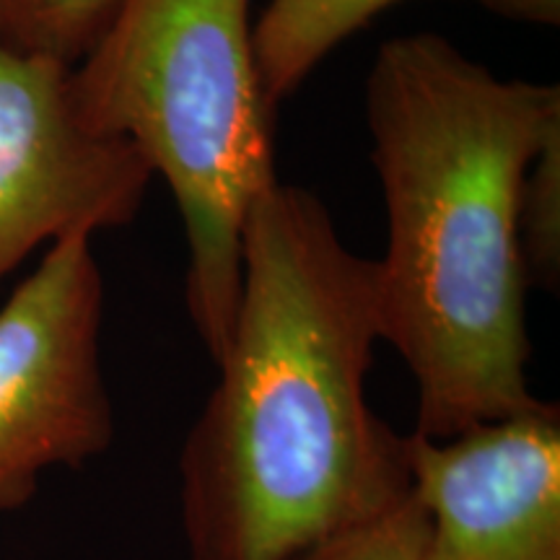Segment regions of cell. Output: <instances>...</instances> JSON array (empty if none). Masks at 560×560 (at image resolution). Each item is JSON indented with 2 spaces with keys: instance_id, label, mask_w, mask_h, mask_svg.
Wrapping results in <instances>:
<instances>
[{
  "instance_id": "cell-1",
  "label": "cell",
  "mask_w": 560,
  "mask_h": 560,
  "mask_svg": "<svg viewBox=\"0 0 560 560\" xmlns=\"http://www.w3.org/2000/svg\"><path fill=\"white\" fill-rule=\"evenodd\" d=\"M374 260L322 200L276 182L244 226L219 384L179 454L192 560H293L410 493L405 436L369 408Z\"/></svg>"
},
{
  "instance_id": "cell-8",
  "label": "cell",
  "mask_w": 560,
  "mask_h": 560,
  "mask_svg": "<svg viewBox=\"0 0 560 560\" xmlns=\"http://www.w3.org/2000/svg\"><path fill=\"white\" fill-rule=\"evenodd\" d=\"M122 0H0V39L13 50L75 68Z\"/></svg>"
},
{
  "instance_id": "cell-3",
  "label": "cell",
  "mask_w": 560,
  "mask_h": 560,
  "mask_svg": "<svg viewBox=\"0 0 560 560\" xmlns=\"http://www.w3.org/2000/svg\"><path fill=\"white\" fill-rule=\"evenodd\" d=\"M89 130L130 143L166 179L190 244L187 312L221 361L244 285V226L278 182L249 0H122L70 68Z\"/></svg>"
},
{
  "instance_id": "cell-4",
  "label": "cell",
  "mask_w": 560,
  "mask_h": 560,
  "mask_svg": "<svg viewBox=\"0 0 560 560\" xmlns=\"http://www.w3.org/2000/svg\"><path fill=\"white\" fill-rule=\"evenodd\" d=\"M91 240L79 231L52 242L0 310V511L32 501L45 470L81 467L115 439Z\"/></svg>"
},
{
  "instance_id": "cell-7",
  "label": "cell",
  "mask_w": 560,
  "mask_h": 560,
  "mask_svg": "<svg viewBox=\"0 0 560 560\" xmlns=\"http://www.w3.org/2000/svg\"><path fill=\"white\" fill-rule=\"evenodd\" d=\"M397 0H270L252 30L257 73L272 109L306 81V75L342 39L366 26ZM490 13L524 24L556 26L560 0H475Z\"/></svg>"
},
{
  "instance_id": "cell-2",
  "label": "cell",
  "mask_w": 560,
  "mask_h": 560,
  "mask_svg": "<svg viewBox=\"0 0 560 560\" xmlns=\"http://www.w3.org/2000/svg\"><path fill=\"white\" fill-rule=\"evenodd\" d=\"M366 125L389 226L376 332L416 376V433L450 439L535 408L516 219L524 174L560 128V89L405 34L376 55Z\"/></svg>"
},
{
  "instance_id": "cell-6",
  "label": "cell",
  "mask_w": 560,
  "mask_h": 560,
  "mask_svg": "<svg viewBox=\"0 0 560 560\" xmlns=\"http://www.w3.org/2000/svg\"><path fill=\"white\" fill-rule=\"evenodd\" d=\"M420 560H560V410L540 400L450 439L405 436Z\"/></svg>"
},
{
  "instance_id": "cell-9",
  "label": "cell",
  "mask_w": 560,
  "mask_h": 560,
  "mask_svg": "<svg viewBox=\"0 0 560 560\" xmlns=\"http://www.w3.org/2000/svg\"><path fill=\"white\" fill-rule=\"evenodd\" d=\"M516 231L527 285L556 291L560 280V128L545 138L524 174Z\"/></svg>"
},
{
  "instance_id": "cell-5",
  "label": "cell",
  "mask_w": 560,
  "mask_h": 560,
  "mask_svg": "<svg viewBox=\"0 0 560 560\" xmlns=\"http://www.w3.org/2000/svg\"><path fill=\"white\" fill-rule=\"evenodd\" d=\"M151 177L130 143L83 125L68 66L0 39V280L42 242L130 223Z\"/></svg>"
},
{
  "instance_id": "cell-10",
  "label": "cell",
  "mask_w": 560,
  "mask_h": 560,
  "mask_svg": "<svg viewBox=\"0 0 560 560\" xmlns=\"http://www.w3.org/2000/svg\"><path fill=\"white\" fill-rule=\"evenodd\" d=\"M423 535L425 516L408 493L374 520L340 532L293 560H420Z\"/></svg>"
}]
</instances>
